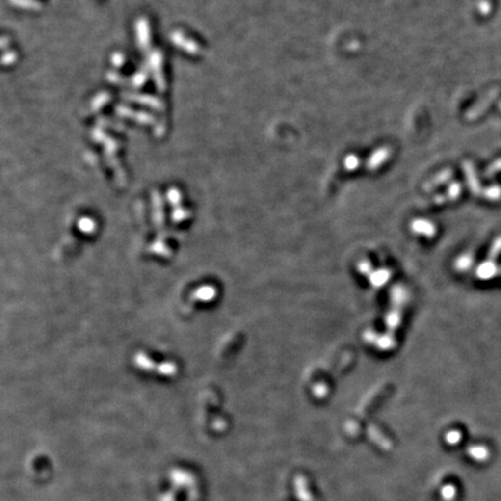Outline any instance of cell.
I'll list each match as a JSON object with an SVG mask.
<instances>
[{
  "label": "cell",
  "mask_w": 501,
  "mask_h": 501,
  "mask_svg": "<svg viewBox=\"0 0 501 501\" xmlns=\"http://www.w3.org/2000/svg\"><path fill=\"white\" fill-rule=\"evenodd\" d=\"M469 454L472 458L477 459V461H485L489 457V451L485 447H472L469 449Z\"/></svg>",
  "instance_id": "obj_3"
},
{
  "label": "cell",
  "mask_w": 501,
  "mask_h": 501,
  "mask_svg": "<svg viewBox=\"0 0 501 501\" xmlns=\"http://www.w3.org/2000/svg\"><path fill=\"white\" fill-rule=\"evenodd\" d=\"M459 439H461V435H459L458 432H451L447 435V441H448L449 443L458 442Z\"/></svg>",
  "instance_id": "obj_5"
},
{
  "label": "cell",
  "mask_w": 501,
  "mask_h": 501,
  "mask_svg": "<svg viewBox=\"0 0 501 501\" xmlns=\"http://www.w3.org/2000/svg\"><path fill=\"white\" fill-rule=\"evenodd\" d=\"M442 496L445 499L450 500L456 496V489L452 485H448V486H446L445 489L442 490Z\"/></svg>",
  "instance_id": "obj_4"
},
{
  "label": "cell",
  "mask_w": 501,
  "mask_h": 501,
  "mask_svg": "<svg viewBox=\"0 0 501 501\" xmlns=\"http://www.w3.org/2000/svg\"><path fill=\"white\" fill-rule=\"evenodd\" d=\"M201 501L202 483L196 472L187 467H174L166 475L159 501Z\"/></svg>",
  "instance_id": "obj_1"
},
{
  "label": "cell",
  "mask_w": 501,
  "mask_h": 501,
  "mask_svg": "<svg viewBox=\"0 0 501 501\" xmlns=\"http://www.w3.org/2000/svg\"><path fill=\"white\" fill-rule=\"evenodd\" d=\"M295 487L296 494L302 501H314L310 491L308 489V481L303 476H297L295 478Z\"/></svg>",
  "instance_id": "obj_2"
}]
</instances>
